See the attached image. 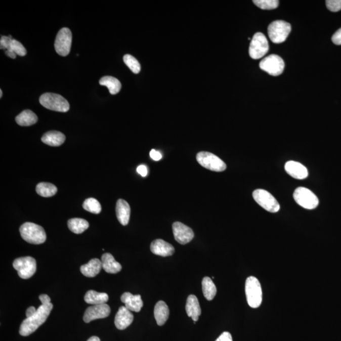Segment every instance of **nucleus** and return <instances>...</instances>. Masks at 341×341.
I'll return each instance as SVG.
<instances>
[{"mask_svg":"<svg viewBox=\"0 0 341 341\" xmlns=\"http://www.w3.org/2000/svg\"><path fill=\"white\" fill-rule=\"evenodd\" d=\"M15 120L20 126H28L36 123L38 118L34 112L27 109L20 113L15 118Z\"/></svg>","mask_w":341,"mask_h":341,"instance_id":"nucleus-26","label":"nucleus"},{"mask_svg":"<svg viewBox=\"0 0 341 341\" xmlns=\"http://www.w3.org/2000/svg\"><path fill=\"white\" fill-rule=\"evenodd\" d=\"M68 226L69 230L73 233L81 234L89 227V224L83 219L73 218L68 221Z\"/></svg>","mask_w":341,"mask_h":341,"instance_id":"nucleus-29","label":"nucleus"},{"mask_svg":"<svg viewBox=\"0 0 341 341\" xmlns=\"http://www.w3.org/2000/svg\"><path fill=\"white\" fill-rule=\"evenodd\" d=\"M287 174L297 180H304L308 177L309 172L306 167L299 162L290 161L285 164Z\"/></svg>","mask_w":341,"mask_h":341,"instance_id":"nucleus-16","label":"nucleus"},{"mask_svg":"<svg viewBox=\"0 0 341 341\" xmlns=\"http://www.w3.org/2000/svg\"><path fill=\"white\" fill-rule=\"evenodd\" d=\"M121 301L125 305L124 307L131 312H139L144 305L141 295H134L128 292L122 294Z\"/></svg>","mask_w":341,"mask_h":341,"instance_id":"nucleus-17","label":"nucleus"},{"mask_svg":"<svg viewBox=\"0 0 341 341\" xmlns=\"http://www.w3.org/2000/svg\"><path fill=\"white\" fill-rule=\"evenodd\" d=\"M216 341H233L232 335L230 332H225Z\"/></svg>","mask_w":341,"mask_h":341,"instance_id":"nucleus-38","label":"nucleus"},{"mask_svg":"<svg viewBox=\"0 0 341 341\" xmlns=\"http://www.w3.org/2000/svg\"><path fill=\"white\" fill-rule=\"evenodd\" d=\"M332 42L336 45H341V28L332 35Z\"/></svg>","mask_w":341,"mask_h":341,"instance_id":"nucleus-37","label":"nucleus"},{"mask_svg":"<svg viewBox=\"0 0 341 341\" xmlns=\"http://www.w3.org/2000/svg\"><path fill=\"white\" fill-rule=\"evenodd\" d=\"M134 318L131 311L125 307H121L116 315L114 324L119 330L126 329L133 322Z\"/></svg>","mask_w":341,"mask_h":341,"instance_id":"nucleus-15","label":"nucleus"},{"mask_svg":"<svg viewBox=\"0 0 341 341\" xmlns=\"http://www.w3.org/2000/svg\"><path fill=\"white\" fill-rule=\"evenodd\" d=\"M99 83L101 86L107 87L112 95L118 94L121 89V82L116 78L111 76L102 77L99 80Z\"/></svg>","mask_w":341,"mask_h":341,"instance_id":"nucleus-27","label":"nucleus"},{"mask_svg":"<svg viewBox=\"0 0 341 341\" xmlns=\"http://www.w3.org/2000/svg\"><path fill=\"white\" fill-rule=\"evenodd\" d=\"M293 197L297 204L306 209H314L319 205V198L311 190L306 188H297L294 191Z\"/></svg>","mask_w":341,"mask_h":341,"instance_id":"nucleus-7","label":"nucleus"},{"mask_svg":"<svg viewBox=\"0 0 341 341\" xmlns=\"http://www.w3.org/2000/svg\"><path fill=\"white\" fill-rule=\"evenodd\" d=\"M150 157L154 161H159L162 158V154L161 152L156 151L155 149H152L151 151L150 152Z\"/></svg>","mask_w":341,"mask_h":341,"instance_id":"nucleus-39","label":"nucleus"},{"mask_svg":"<svg viewBox=\"0 0 341 341\" xmlns=\"http://www.w3.org/2000/svg\"><path fill=\"white\" fill-rule=\"evenodd\" d=\"M260 68L269 75L278 76L283 72L284 62L282 58L277 55L268 56L260 63Z\"/></svg>","mask_w":341,"mask_h":341,"instance_id":"nucleus-11","label":"nucleus"},{"mask_svg":"<svg viewBox=\"0 0 341 341\" xmlns=\"http://www.w3.org/2000/svg\"><path fill=\"white\" fill-rule=\"evenodd\" d=\"M13 267L16 270L20 278H30L36 272V261L31 257H20L13 262Z\"/></svg>","mask_w":341,"mask_h":341,"instance_id":"nucleus-6","label":"nucleus"},{"mask_svg":"<svg viewBox=\"0 0 341 341\" xmlns=\"http://www.w3.org/2000/svg\"><path fill=\"white\" fill-rule=\"evenodd\" d=\"M254 4L262 10L276 9L279 6L277 0H254Z\"/></svg>","mask_w":341,"mask_h":341,"instance_id":"nucleus-34","label":"nucleus"},{"mask_svg":"<svg viewBox=\"0 0 341 341\" xmlns=\"http://www.w3.org/2000/svg\"><path fill=\"white\" fill-rule=\"evenodd\" d=\"M12 39L13 38L11 35H9V36H2L1 39H0V49L5 51L9 49Z\"/></svg>","mask_w":341,"mask_h":341,"instance_id":"nucleus-36","label":"nucleus"},{"mask_svg":"<svg viewBox=\"0 0 341 341\" xmlns=\"http://www.w3.org/2000/svg\"><path fill=\"white\" fill-rule=\"evenodd\" d=\"M116 213L117 218L122 225H128L130 217H131V207L126 201L123 199H119L117 201Z\"/></svg>","mask_w":341,"mask_h":341,"instance_id":"nucleus-19","label":"nucleus"},{"mask_svg":"<svg viewBox=\"0 0 341 341\" xmlns=\"http://www.w3.org/2000/svg\"><path fill=\"white\" fill-rule=\"evenodd\" d=\"M253 197L255 202L268 212L276 213L280 209V205L274 196L267 191L257 189L253 193Z\"/></svg>","mask_w":341,"mask_h":341,"instance_id":"nucleus-10","label":"nucleus"},{"mask_svg":"<svg viewBox=\"0 0 341 341\" xmlns=\"http://www.w3.org/2000/svg\"><path fill=\"white\" fill-rule=\"evenodd\" d=\"M123 61L127 67L131 70L132 72L136 73H139L141 70V66L138 60L133 56L131 55H126L124 56Z\"/></svg>","mask_w":341,"mask_h":341,"instance_id":"nucleus-33","label":"nucleus"},{"mask_svg":"<svg viewBox=\"0 0 341 341\" xmlns=\"http://www.w3.org/2000/svg\"><path fill=\"white\" fill-rule=\"evenodd\" d=\"M197 161L201 166L212 172H222L226 169L225 162L210 152H199L197 155Z\"/></svg>","mask_w":341,"mask_h":341,"instance_id":"nucleus-8","label":"nucleus"},{"mask_svg":"<svg viewBox=\"0 0 341 341\" xmlns=\"http://www.w3.org/2000/svg\"><path fill=\"white\" fill-rule=\"evenodd\" d=\"M267 30L271 41L275 44H279L286 40L291 32V26L288 22L276 20L269 25Z\"/></svg>","mask_w":341,"mask_h":341,"instance_id":"nucleus-5","label":"nucleus"},{"mask_svg":"<svg viewBox=\"0 0 341 341\" xmlns=\"http://www.w3.org/2000/svg\"><path fill=\"white\" fill-rule=\"evenodd\" d=\"M110 313V307L106 304L93 305L86 310L83 317V321L89 323L93 320L105 319L109 316Z\"/></svg>","mask_w":341,"mask_h":341,"instance_id":"nucleus-13","label":"nucleus"},{"mask_svg":"<svg viewBox=\"0 0 341 341\" xmlns=\"http://www.w3.org/2000/svg\"><path fill=\"white\" fill-rule=\"evenodd\" d=\"M269 48V42L266 35L261 32H257L251 40L249 55L253 59L258 60L267 54Z\"/></svg>","mask_w":341,"mask_h":341,"instance_id":"nucleus-9","label":"nucleus"},{"mask_svg":"<svg viewBox=\"0 0 341 341\" xmlns=\"http://www.w3.org/2000/svg\"><path fill=\"white\" fill-rule=\"evenodd\" d=\"M36 311L37 309H35V308L34 307H30L29 308H28L26 310L27 318L32 316V315H34L35 313L36 312Z\"/></svg>","mask_w":341,"mask_h":341,"instance_id":"nucleus-41","label":"nucleus"},{"mask_svg":"<svg viewBox=\"0 0 341 341\" xmlns=\"http://www.w3.org/2000/svg\"><path fill=\"white\" fill-rule=\"evenodd\" d=\"M151 250L155 255L164 257L172 256L175 253L173 246L161 239L152 241Z\"/></svg>","mask_w":341,"mask_h":341,"instance_id":"nucleus-18","label":"nucleus"},{"mask_svg":"<svg viewBox=\"0 0 341 341\" xmlns=\"http://www.w3.org/2000/svg\"><path fill=\"white\" fill-rule=\"evenodd\" d=\"M186 311L188 316L192 318L195 324L201 315V308L197 297L195 295H190L188 297L186 304Z\"/></svg>","mask_w":341,"mask_h":341,"instance_id":"nucleus-20","label":"nucleus"},{"mask_svg":"<svg viewBox=\"0 0 341 341\" xmlns=\"http://www.w3.org/2000/svg\"><path fill=\"white\" fill-rule=\"evenodd\" d=\"M84 300L87 304L93 305L105 304L109 300V296L105 292H98L90 290L86 292Z\"/></svg>","mask_w":341,"mask_h":341,"instance_id":"nucleus-25","label":"nucleus"},{"mask_svg":"<svg viewBox=\"0 0 341 341\" xmlns=\"http://www.w3.org/2000/svg\"><path fill=\"white\" fill-rule=\"evenodd\" d=\"M154 317L157 325L162 326L166 322L169 316V310L166 303L159 301L154 307Z\"/></svg>","mask_w":341,"mask_h":341,"instance_id":"nucleus-23","label":"nucleus"},{"mask_svg":"<svg viewBox=\"0 0 341 341\" xmlns=\"http://www.w3.org/2000/svg\"><path fill=\"white\" fill-rule=\"evenodd\" d=\"M72 34L68 28L64 27L58 32L56 37L55 48L58 55L66 57L69 54L72 47Z\"/></svg>","mask_w":341,"mask_h":341,"instance_id":"nucleus-12","label":"nucleus"},{"mask_svg":"<svg viewBox=\"0 0 341 341\" xmlns=\"http://www.w3.org/2000/svg\"><path fill=\"white\" fill-rule=\"evenodd\" d=\"M40 301L42 305L38 308L32 316L27 318L20 327L19 333L22 336H28L34 332L47 320L53 308L51 299L47 294H40Z\"/></svg>","mask_w":341,"mask_h":341,"instance_id":"nucleus-1","label":"nucleus"},{"mask_svg":"<svg viewBox=\"0 0 341 341\" xmlns=\"http://www.w3.org/2000/svg\"><path fill=\"white\" fill-rule=\"evenodd\" d=\"M40 104L50 110L65 113L70 109V104L67 99L59 94L45 93L40 97Z\"/></svg>","mask_w":341,"mask_h":341,"instance_id":"nucleus-4","label":"nucleus"},{"mask_svg":"<svg viewBox=\"0 0 341 341\" xmlns=\"http://www.w3.org/2000/svg\"><path fill=\"white\" fill-rule=\"evenodd\" d=\"M88 341H101V340L98 337L93 336L89 338Z\"/></svg>","mask_w":341,"mask_h":341,"instance_id":"nucleus-42","label":"nucleus"},{"mask_svg":"<svg viewBox=\"0 0 341 341\" xmlns=\"http://www.w3.org/2000/svg\"><path fill=\"white\" fill-rule=\"evenodd\" d=\"M20 235L27 242L40 245L47 240V234L41 226L32 223H25L20 226Z\"/></svg>","mask_w":341,"mask_h":341,"instance_id":"nucleus-2","label":"nucleus"},{"mask_svg":"<svg viewBox=\"0 0 341 341\" xmlns=\"http://www.w3.org/2000/svg\"><path fill=\"white\" fill-rule=\"evenodd\" d=\"M245 294L249 306L256 309L261 306L262 291L261 283L255 277H248L245 282Z\"/></svg>","mask_w":341,"mask_h":341,"instance_id":"nucleus-3","label":"nucleus"},{"mask_svg":"<svg viewBox=\"0 0 341 341\" xmlns=\"http://www.w3.org/2000/svg\"><path fill=\"white\" fill-rule=\"evenodd\" d=\"M5 53L10 58L15 59L17 55L24 57L27 54V51L24 46L18 40L13 39L10 48L5 51Z\"/></svg>","mask_w":341,"mask_h":341,"instance_id":"nucleus-30","label":"nucleus"},{"mask_svg":"<svg viewBox=\"0 0 341 341\" xmlns=\"http://www.w3.org/2000/svg\"><path fill=\"white\" fill-rule=\"evenodd\" d=\"M173 232L176 241L182 245L190 243L194 238L192 229L180 222L173 223Z\"/></svg>","mask_w":341,"mask_h":341,"instance_id":"nucleus-14","label":"nucleus"},{"mask_svg":"<svg viewBox=\"0 0 341 341\" xmlns=\"http://www.w3.org/2000/svg\"><path fill=\"white\" fill-rule=\"evenodd\" d=\"M102 267V262L98 259L91 260L88 264L80 267V272L83 276L88 277H94L100 272Z\"/></svg>","mask_w":341,"mask_h":341,"instance_id":"nucleus-24","label":"nucleus"},{"mask_svg":"<svg viewBox=\"0 0 341 341\" xmlns=\"http://www.w3.org/2000/svg\"><path fill=\"white\" fill-rule=\"evenodd\" d=\"M57 188L50 183H40L37 185L36 192L43 197H51L57 193Z\"/></svg>","mask_w":341,"mask_h":341,"instance_id":"nucleus-31","label":"nucleus"},{"mask_svg":"<svg viewBox=\"0 0 341 341\" xmlns=\"http://www.w3.org/2000/svg\"><path fill=\"white\" fill-rule=\"evenodd\" d=\"M326 6L330 11L339 12L341 10V0H327Z\"/></svg>","mask_w":341,"mask_h":341,"instance_id":"nucleus-35","label":"nucleus"},{"mask_svg":"<svg viewBox=\"0 0 341 341\" xmlns=\"http://www.w3.org/2000/svg\"><path fill=\"white\" fill-rule=\"evenodd\" d=\"M137 173L139 175H141L142 177H146L148 173V170H147V167L145 165H140L137 169Z\"/></svg>","mask_w":341,"mask_h":341,"instance_id":"nucleus-40","label":"nucleus"},{"mask_svg":"<svg viewBox=\"0 0 341 341\" xmlns=\"http://www.w3.org/2000/svg\"><path fill=\"white\" fill-rule=\"evenodd\" d=\"M202 291L205 299L210 301L215 299L217 293V288L212 280L208 277H205L202 280Z\"/></svg>","mask_w":341,"mask_h":341,"instance_id":"nucleus-28","label":"nucleus"},{"mask_svg":"<svg viewBox=\"0 0 341 341\" xmlns=\"http://www.w3.org/2000/svg\"><path fill=\"white\" fill-rule=\"evenodd\" d=\"M83 208L89 212L99 215L101 212V205L98 200L94 198H89L83 203Z\"/></svg>","mask_w":341,"mask_h":341,"instance_id":"nucleus-32","label":"nucleus"},{"mask_svg":"<svg viewBox=\"0 0 341 341\" xmlns=\"http://www.w3.org/2000/svg\"><path fill=\"white\" fill-rule=\"evenodd\" d=\"M102 267L107 273L116 274L120 272L122 269L121 264L116 261L111 253L103 254L101 258Z\"/></svg>","mask_w":341,"mask_h":341,"instance_id":"nucleus-21","label":"nucleus"},{"mask_svg":"<svg viewBox=\"0 0 341 341\" xmlns=\"http://www.w3.org/2000/svg\"><path fill=\"white\" fill-rule=\"evenodd\" d=\"M65 135L58 131H50L43 135L41 141L48 146H60L65 141Z\"/></svg>","mask_w":341,"mask_h":341,"instance_id":"nucleus-22","label":"nucleus"},{"mask_svg":"<svg viewBox=\"0 0 341 341\" xmlns=\"http://www.w3.org/2000/svg\"><path fill=\"white\" fill-rule=\"evenodd\" d=\"M2 96H3V92H2V89H1V90H0V98H2Z\"/></svg>","mask_w":341,"mask_h":341,"instance_id":"nucleus-43","label":"nucleus"}]
</instances>
